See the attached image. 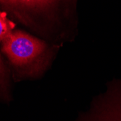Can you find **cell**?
<instances>
[{
    "label": "cell",
    "mask_w": 121,
    "mask_h": 121,
    "mask_svg": "<svg viewBox=\"0 0 121 121\" xmlns=\"http://www.w3.org/2000/svg\"><path fill=\"white\" fill-rule=\"evenodd\" d=\"M1 45L2 52L21 76H39L50 66L54 55L49 43L20 30H13Z\"/></svg>",
    "instance_id": "cell-2"
},
{
    "label": "cell",
    "mask_w": 121,
    "mask_h": 121,
    "mask_svg": "<svg viewBox=\"0 0 121 121\" xmlns=\"http://www.w3.org/2000/svg\"><path fill=\"white\" fill-rule=\"evenodd\" d=\"M15 27V24L7 17L5 12L0 10V44Z\"/></svg>",
    "instance_id": "cell-4"
},
{
    "label": "cell",
    "mask_w": 121,
    "mask_h": 121,
    "mask_svg": "<svg viewBox=\"0 0 121 121\" xmlns=\"http://www.w3.org/2000/svg\"><path fill=\"white\" fill-rule=\"evenodd\" d=\"M9 83L7 71L0 56V97L6 99L8 96Z\"/></svg>",
    "instance_id": "cell-5"
},
{
    "label": "cell",
    "mask_w": 121,
    "mask_h": 121,
    "mask_svg": "<svg viewBox=\"0 0 121 121\" xmlns=\"http://www.w3.org/2000/svg\"><path fill=\"white\" fill-rule=\"evenodd\" d=\"M77 0H0L20 23L58 47L74 38Z\"/></svg>",
    "instance_id": "cell-1"
},
{
    "label": "cell",
    "mask_w": 121,
    "mask_h": 121,
    "mask_svg": "<svg viewBox=\"0 0 121 121\" xmlns=\"http://www.w3.org/2000/svg\"><path fill=\"white\" fill-rule=\"evenodd\" d=\"M77 121H121V79L109 82Z\"/></svg>",
    "instance_id": "cell-3"
}]
</instances>
